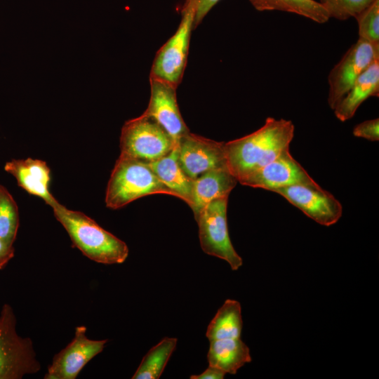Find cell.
<instances>
[{
  "instance_id": "cell-1",
  "label": "cell",
  "mask_w": 379,
  "mask_h": 379,
  "mask_svg": "<svg viewBox=\"0 0 379 379\" xmlns=\"http://www.w3.org/2000/svg\"><path fill=\"white\" fill-rule=\"evenodd\" d=\"M294 130L290 120L267 117L257 131L225 142L229 170L239 182L262 168L289 148Z\"/></svg>"
},
{
  "instance_id": "cell-2",
  "label": "cell",
  "mask_w": 379,
  "mask_h": 379,
  "mask_svg": "<svg viewBox=\"0 0 379 379\" xmlns=\"http://www.w3.org/2000/svg\"><path fill=\"white\" fill-rule=\"evenodd\" d=\"M56 220L67 231L74 246L90 260L102 264L123 263L128 256L126 244L81 211L59 202L52 207Z\"/></svg>"
},
{
  "instance_id": "cell-3",
  "label": "cell",
  "mask_w": 379,
  "mask_h": 379,
  "mask_svg": "<svg viewBox=\"0 0 379 379\" xmlns=\"http://www.w3.org/2000/svg\"><path fill=\"white\" fill-rule=\"evenodd\" d=\"M155 194L175 197L158 178L148 163L119 156L107 183L106 206L119 209L137 199Z\"/></svg>"
},
{
  "instance_id": "cell-4",
  "label": "cell",
  "mask_w": 379,
  "mask_h": 379,
  "mask_svg": "<svg viewBox=\"0 0 379 379\" xmlns=\"http://www.w3.org/2000/svg\"><path fill=\"white\" fill-rule=\"evenodd\" d=\"M40 368L32 340L17 333L13 310L4 304L0 313V379H21Z\"/></svg>"
},
{
  "instance_id": "cell-5",
  "label": "cell",
  "mask_w": 379,
  "mask_h": 379,
  "mask_svg": "<svg viewBox=\"0 0 379 379\" xmlns=\"http://www.w3.org/2000/svg\"><path fill=\"white\" fill-rule=\"evenodd\" d=\"M175 144L154 119L142 113L122 126L119 156L149 164L167 154Z\"/></svg>"
},
{
  "instance_id": "cell-6",
  "label": "cell",
  "mask_w": 379,
  "mask_h": 379,
  "mask_svg": "<svg viewBox=\"0 0 379 379\" xmlns=\"http://www.w3.org/2000/svg\"><path fill=\"white\" fill-rule=\"evenodd\" d=\"M196 9L195 0H185L181 20L175 34L157 51L150 77L166 81L175 87L180 83L189 51Z\"/></svg>"
},
{
  "instance_id": "cell-7",
  "label": "cell",
  "mask_w": 379,
  "mask_h": 379,
  "mask_svg": "<svg viewBox=\"0 0 379 379\" xmlns=\"http://www.w3.org/2000/svg\"><path fill=\"white\" fill-rule=\"evenodd\" d=\"M228 197L216 199L208 203L194 217L199 226V237L203 251L225 260L232 270L243 264L241 257L231 242L227 222Z\"/></svg>"
},
{
  "instance_id": "cell-8",
  "label": "cell",
  "mask_w": 379,
  "mask_h": 379,
  "mask_svg": "<svg viewBox=\"0 0 379 379\" xmlns=\"http://www.w3.org/2000/svg\"><path fill=\"white\" fill-rule=\"evenodd\" d=\"M378 56L379 44L360 38L345 52L328 77V104L331 109L333 110L359 76Z\"/></svg>"
},
{
  "instance_id": "cell-9",
  "label": "cell",
  "mask_w": 379,
  "mask_h": 379,
  "mask_svg": "<svg viewBox=\"0 0 379 379\" xmlns=\"http://www.w3.org/2000/svg\"><path fill=\"white\" fill-rule=\"evenodd\" d=\"M319 225L331 226L343 215V206L334 196L319 185L296 184L273 191Z\"/></svg>"
},
{
  "instance_id": "cell-10",
  "label": "cell",
  "mask_w": 379,
  "mask_h": 379,
  "mask_svg": "<svg viewBox=\"0 0 379 379\" xmlns=\"http://www.w3.org/2000/svg\"><path fill=\"white\" fill-rule=\"evenodd\" d=\"M178 161L192 180L215 168L227 167L225 142L189 132L176 142Z\"/></svg>"
},
{
  "instance_id": "cell-11",
  "label": "cell",
  "mask_w": 379,
  "mask_h": 379,
  "mask_svg": "<svg viewBox=\"0 0 379 379\" xmlns=\"http://www.w3.org/2000/svg\"><path fill=\"white\" fill-rule=\"evenodd\" d=\"M86 333V326L75 328L73 339L53 357L45 379H75L87 363L103 350L107 340H91Z\"/></svg>"
},
{
  "instance_id": "cell-12",
  "label": "cell",
  "mask_w": 379,
  "mask_h": 379,
  "mask_svg": "<svg viewBox=\"0 0 379 379\" xmlns=\"http://www.w3.org/2000/svg\"><path fill=\"white\" fill-rule=\"evenodd\" d=\"M243 185L274 190L296 184L318 185L292 157L289 148L284 149L274 160L239 181Z\"/></svg>"
},
{
  "instance_id": "cell-13",
  "label": "cell",
  "mask_w": 379,
  "mask_h": 379,
  "mask_svg": "<svg viewBox=\"0 0 379 379\" xmlns=\"http://www.w3.org/2000/svg\"><path fill=\"white\" fill-rule=\"evenodd\" d=\"M149 83L150 98L143 114L154 119L176 143L190 132L177 102V87L153 77H149Z\"/></svg>"
},
{
  "instance_id": "cell-14",
  "label": "cell",
  "mask_w": 379,
  "mask_h": 379,
  "mask_svg": "<svg viewBox=\"0 0 379 379\" xmlns=\"http://www.w3.org/2000/svg\"><path fill=\"white\" fill-rule=\"evenodd\" d=\"M4 170L29 194L42 199L51 208L58 203L49 190L51 169L40 159L27 158L7 161Z\"/></svg>"
},
{
  "instance_id": "cell-15",
  "label": "cell",
  "mask_w": 379,
  "mask_h": 379,
  "mask_svg": "<svg viewBox=\"0 0 379 379\" xmlns=\"http://www.w3.org/2000/svg\"><path fill=\"white\" fill-rule=\"evenodd\" d=\"M237 182L228 167L210 170L194 179L190 206L194 217L213 200L228 197Z\"/></svg>"
},
{
  "instance_id": "cell-16",
  "label": "cell",
  "mask_w": 379,
  "mask_h": 379,
  "mask_svg": "<svg viewBox=\"0 0 379 379\" xmlns=\"http://www.w3.org/2000/svg\"><path fill=\"white\" fill-rule=\"evenodd\" d=\"M379 95V56L359 76L350 89L333 109L340 121L352 118L367 98Z\"/></svg>"
},
{
  "instance_id": "cell-17",
  "label": "cell",
  "mask_w": 379,
  "mask_h": 379,
  "mask_svg": "<svg viewBox=\"0 0 379 379\" xmlns=\"http://www.w3.org/2000/svg\"><path fill=\"white\" fill-rule=\"evenodd\" d=\"M158 178L175 195L190 206L193 181L182 170L178 161L176 144L167 154L149 163Z\"/></svg>"
},
{
  "instance_id": "cell-18",
  "label": "cell",
  "mask_w": 379,
  "mask_h": 379,
  "mask_svg": "<svg viewBox=\"0 0 379 379\" xmlns=\"http://www.w3.org/2000/svg\"><path fill=\"white\" fill-rule=\"evenodd\" d=\"M207 359L210 366L230 374H236L252 360L250 350L241 338L211 340Z\"/></svg>"
},
{
  "instance_id": "cell-19",
  "label": "cell",
  "mask_w": 379,
  "mask_h": 379,
  "mask_svg": "<svg viewBox=\"0 0 379 379\" xmlns=\"http://www.w3.org/2000/svg\"><path fill=\"white\" fill-rule=\"evenodd\" d=\"M242 327L241 307L239 302L227 299L208 324L206 336L209 341L241 338Z\"/></svg>"
},
{
  "instance_id": "cell-20",
  "label": "cell",
  "mask_w": 379,
  "mask_h": 379,
  "mask_svg": "<svg viewBox=\"0 0 379 379\" xmlns=\"http://www.w3.org/2000/svg\"><path fill=\"white\" fill-rule=\"evenodd\" d=\"M259 11H280L295 13L317 23L329 20L326 10L315 0H249Z\"/></svg>"
},
{
  "instance_id": "cell-21",
  "label": "cell",
  "mask_w": 379,
  "mask_h": 379,
  "mask_svg": "<svg viewBox=\"0 0 379 379\" xmlns=\"http://www.w3.org/2000/svg\"><path fill=\"white\" fill-rule=\"evenodd\" d=\"M177 342L176 338L165 337L152 347L143 357L132 378H159L175 349Z\"/></svg>"
},
{
  "instance_id": "cell-22",
  "label": "cell",
  "mask_w": 379,
  "mask_h": 379,
  "mask_svg": "<svg viewBox=\"0 0 379 379\" xmlns=\"http://www.w3.org/2000/svg\"><path fill=\"white\" fill-rule=\"evenodd\" d=\"M18 227L17 204L7 189L0 185V239L13 245Z\"/></svg>"
},
{
  "instance_id": "cell-23",
  "label": "cell",
  "mask_w": 379,
  "mask_h": 379,
  "mask_svg": "<svg viewBox=\"0 0 379 379\" xmlns=\"http://www.w3.org/2000/svg\"><path fill=\"white\" fill-rule=\"evenodd\" d=\"M374 0H319L329 18L346 20L355 18Z\"/></svg>"
},
{
  "instance_id": "cell-24",
  "label": "cell",
  "mask_w": 379,
  "mask_h": 379,
  "mask_svg": "<svg viewBox=\"0 0 379 379\" xmlns=\"http://www.w3.org/2000/svg\"><path fill=\"white\" fill-rule=\"evenodd\" d=\"M354 18L358 23L359 38L379 44V0H374Z\"/></svg>"
},
{
  "instance_id": "cell-25",
  "label": "cell",
  "mask_w": 379,
  "mask_h": 379,
  "mask_svg": "<svg viewBox=\"0 0 379 379\" xmlns=\"http://www.w3.org/2000/svg\"><path fill=\"white\" fill-rule=\"evenodd\" d=\"M355 137L362 138L370 141L379 140V119H373L358 124L353 128Z\"/></svg>"
},
{
  "instance_id": "cell-26",
  "label": "cell",
  "mask_w": 379,
  "mask_h": 379,
  "mask_svg": "<svg viewBox=\"0 0 379 379\" xmlns=\"http://www.w3.org/2000/svg\"><path fill=\"white\" fill-rule=\"evenodd\" d=\"M219 1L220 0H195L196 9L194 29L201 23L204 17Z\"/></svg>"
},
{
  "instance_id": "cell-27",
  "label": "cell",
  "mask_w": 379,
  "mask_h": 379,
  "mask_svg": "<svg viewBox=\"0 0 379 379\" xmlns=\"http://www.w3.org/2000/svg\"><path fill=\"white\" fill-rule=\"evenodd\" d=\"M13 245H10L0 239V270L3 269L14 257Z\"/></svg>"
},
{
  "instance_id": "cell-28",
  "label": "cell",
  "mask_w": 379,
  "mask_h": 379,
  "mask_svg": "<svg viewBox=\"0 0 379 379\" xmlns=\"http://www.w3.org/2000/svg\"><path fill=\"white\" fill-rule=\"evenodd\" d=\"M225 373L218 368L208 365V367L199 375H192L191 379H223Z\"/></svg>"
}]
</instances>
